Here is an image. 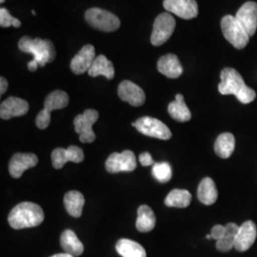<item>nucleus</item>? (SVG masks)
<instances>
[{
  "mask_svg": "<svg viewBox=\"0 0 257 257\" xmlns=\"http://www.w3.org/2000/svg\"><path fill=\"white\" fill-rule=\"evenodd\" d=\"M116 251L122 257H147L145 248L130 239H120L116 243Z\"/></svg>",
  "mask_w": 257,
  "mask_h": 257,
  "instance_id": "27",
  "label": "nucleus"
},
{
  "mask_svg": "<svg viewBox=\"0 0 257 257\" xmlns=\"http://www.w3.org/2000/svg\"><path fill=\"white\" fill-rule=\"evenodd\" d=\"M44 220V211L36 203L22 202L17 205L8 216L10 226L15 230L34 228Z\"/></svg>",
  "mask_w": 257,
  "mask_h": 257,
  "instance_id": "2",
  "label": "nucleus"
},
{
  "mask_svg": "<svg viewBox=\"0 0 257 257\" xmlns=\"http://www.w3.org/2000/svg\"><path fill=\"white\" fill-rule=\"evenodd\" d=\"M84 204H85V198L80 192L70 191L65 194V209L73 217L77 218L82 215Z\"/></svg>",
  "mask_w": 257,
  "mask_h": 257,
  "instance_id": "24",
  "label": "nucleus"
},
{
  "mask_svg": "<svg viewBox=\"0 0 257 257\" xmlns=\"http://www.w3.org/2000/svg\"><path fill=\"white\" fill-rule=\"evenodd\" d=\"M220 78L218 91L221 94H233L242 104H248L255 99L256 93L245 84L243 77L236 70L232 68L223 69Z\"/></svg>",
  "mask_w": 257,
  "mask_h": 257,
  "instance_id": "1",
  "label": "nucleus"
},
{
  "mask_svg": "<svg viewBox=\"0 0 257 257\" xmlns=\"http://www.w3.org/2000/svg\"><path fill=\"white\" fill-rule=\"evenodd\" d=\"M51 257H74L73 255H71V254H69V253H57V254H55V255H53V256Z\"/></svg>",
  "mask_w": 257,
  "mask_h": 257,
  "instance_id": "36",
  "label": "nucleus"
},
{
  "mask_svg": "<svg viewBox=\"0 0 257 257\" xmlns=\"http://www.w3.org/2000/svg\"><path fill=\"white\" fill-rule=\"evenodd\" d=\"M155 212L147 205H141L138 210V219L136 227L140 232H149L156 227Z\"/></svg>",
  "mask_w": 257,
  "mask_h": 257,
  "instance_id": "22",
  "label": "nucleus"
},
{
  "mask_svg": "<svg viewBox=\"0 0 257 257\" xmlns=\"http://www.w3.org/2000/svg\"><path fill=\"white\" fill-rule=\"evenodd\" d=\"M37 67H38V64H37L36 61H34V60H32L31 62L28 63V69H29L31 72H36L37 70Z\"/></svg>",
  "mask_w": 257,
  "mask_h": 257,
  "instance_id": "35",
  "label": "nucleus"
},
{
  "mask_svg": "<svg viewBox=\"0 0 257 257\" xmlns=\"http://www.w3.org/2000/svg\"><path fill=\"white\" fill-rule=\"evenodd\" d=\"M0 26L3 28H19L21 26V22L19 19H15L11 16L9 11L5 8L0 9Z\"/></svg>",
  "mask_w": 257,
  "mask_h": 257,
  "instance_id": "31",
  "label": "nucleus"
},
{
  "mask_svg": "<svg viewBox=\"0 0 257 257\" xmlns=\"http://www.w3.org/2000/svg\"><path fill=\"white\" fill-rule=\"evenodd\" d=\"M153 175L156 180L160 183H167L171 180L173 171L172 167L167 162H160V163H155L153 167Z\"/></svg>",
  "mask_w": 257,
  "mask_h": 257,
  "instance_id": "30",
  "label": "nucleus"
},
{
  "mask_svg": "<svg viewBox=\"0 0 257 257\" xmlns=\"http://www.w3.org/2000/svg\"><path fill=\"white\" fill-rule=\"evenodd\" d=\"M197 197L204 205H212L217 200L218 192L214 181L210 177H205L197 189Z\"/></svg>",
  "mask_w": 257,
  "mask_h": 257,
  "instance_id": "21",
  "label": "nucleus"
},
{
  "mask_svg": "<svg viewBox=\"0 0 257 257\" xmlns=\"http://www.w3.org/2000/svg\"><path fill=\"white\" fill-rule=\"evenodd\" d=\"M157 70L160 74H164L169 78H177L183 73L180 61L174 54L161 56L157 62Z\"/></svg>",
  "mask_w": 257,
  "mask_h": 257,
  "instance_id": "19",
  "label": "nucleus"
},
{
  "mask_svg": "<svg viewBox=\"0 0 257 257\" xmlns=\"http://www.w3.org/2000/svg\"><path fill=\"white\" fill-rule=\"evenodd\" d=\"M19 48L23 53L33 55V60L41 67H44L47 63L53 62L56 55L53 42L48 39L22 37L19 40Z\"/></svg>",
  "mask_w": 257,
  "mask_h": 257,
  "instance_id": "3",
  "label": "nucleus"
},
{
  "mask_svg": "<svg viewBox=\"0 0 257 257\" xmlns=\"http://www.w3.org/2000/svg\"><path fill=\"white\" fill-rule=\"evenodd\" d=\"M98 116L97 110L88 109L74 118V131L79 135V140L82 143H92L95 140L92 125L97 121Z\"/></svg>",
  "mask_w": 257,
  "mask_h": 257,
  "instance_id": "9",
  "label": "nucleus"
},
{
  "mask_svg": "<svg viewBox=\"0 0 257 257\" xmlns=\"http://www.w3.org/2000/svg\"><path fill=\"white\" fill-rule=\"evenodd\" d=\"M225 228H226V235L220 240L216 241V248L222 252L229 251L234 247V241L240 227L237 224L230 222L226 224Z\"/></svg>",
  "mask_w": 257,
  "mask_h": 257,
  "instance_id": "29",
  "label": "nucleus"
},
{
  "mask_svg": "<svg viewBox=\"0 0 257 257\" xmlns=\"http://www.w3.org/2000/svg\"><path fill=\"white\" fill-rule=\"evenodd\" d=\"M257 236L256 225L254 222L248 220L244 222L236 234L234 241V248L238 251H246L250 248Z\"/></svg>",
  "mask_w": 257,
  "mask_h": 257,
  "instance_id": "17",
  "label": "nucleus"
},
{
  "mask_svg": "<svg viewBox=\"0 0 257 257\" xmlns=\"http://www.w3.org/2000/svg\"><path fill=\"white\" fill-rule=\"evenodd\" d=\"M139 162L140 164L144 167H148V166L154 165L155 161L153 159V157L151 156L150 153H143L139 156Z\"/></svg>",
  "mask_w": 257,
  "mask_h": 257,
  "instance_id": "33",
  "label": "nucleus"
},
{
  "mask_svg": "<svg viewBox=\"0 0 257 257\" xmlns=\"http://www.w3.org/2000/svg\"><path fill=\"white\" fill-rule=\"evenodd\" d=\"M0 2H1V3H3V2H5V0H0Z\"/></svg>",
  "mask_w": 257,
  "mask_h": 257,
  "instance_id": "39",
  "label": "nucleus"
},
{
  "mask_svg": "<svg viewBox=\"0 0 257 257\" xmlns=\"http://www.w3.org/2000/svg\"><path fill=\"white\" fill-rule=\"evenodd\" d=\"M88 74L92 77L103 75L107 79L110 80L114 77L113 64L105 55H98L93 61L91 69L88 71Z\"/></svg>",
  "mask_w": 257,
  "mask_h": 257,
  "instance_id": "23",
  "label": "nucleus"
},
{
  "mask_svg": "<svg viewBox=\"0 0 257 257\" xmlns=\"http://www.w3.org/2000/svg\"><path fill=\"white\" fill-rule=\"evenodd\" d=\"M235 149V138L230 133L221 134L214 143V152L221 158H229Z\"/></svg>",
  "mask_w": 257,
  "mask_h": 257,
  "instance_id": "26",
  "label": "nucleus"
},
{
  "mask_svg": "<svg viewBox=\"0 0 257 257\" xmlns=\"http://www.w3.org/2000/svg\"><path fill=\"white\" fill-rule=\"evenodd\" d=\"M133 126L138 130L139 133L161 140H169L172 138V132L165 124L154 117L143 116L133 123Z\"/></svg>",
  "mask_w": 257,
  "mask_h": 257,
  "instance_id": "8",
  "label": "nucleus"
},
{
  "mask_svg": "<svg viewBox=\"0 0 257 257\" xmlns=\"http://www.w3.org/2000/svg\"><path fill=\"white\" fill-rule=\"evenodd\" d=\"M211 238L217 240H220L226 235V228L225 226L222 225H215L214 227H212L211 230Z\"/></svg>",
  "mask_w": 257,
  "mask_h": 257,
  "instance_id": "32",
  "label": "nucleus"
},
{
  "mask_svg": "<svg viewBox=\"0 0 257 257\" xmlns=\"http://www.w3.org/2000/svg\"><path fill=\"white\" fill-rule=\"evenodd\" d=\"M84 160V153L81 148L69 146L68 149L57 148L52 153V162L55 169H61L68 162L80 163Z\"/></svg>",
  "mask_w": 257,
  "mask_h": 257,
  "instance_id": "12",
  "label": "nucleus"
},
{
  "mask_svg": "<svg viewBox=\"0 0 257 257\" xmlns=\"http://www.w3.org/2000/svg\"><path fill=\"white\" fill-rule=\"evenodd\" d=\"M163 6L170 14L183 19H194L198 15L195 0H164Z\"/></svg>",
  "mask_w": 257,
  "mask_h": 257,
  "instance_id": "11",
  "label": "nucleus"
},
{
  "mask_svg": "<svg viewBox=\"0 0 257 257\" xmlns=\"http://www.w3.org/2000/svg\"><path fill=\"white\" fill-rule=\"evenodd\" d=\"M38 163V158L34 154L18 153L11 158L9 164L10 175L14 178H20L23 173Z\"/></svg>",
  "mask_w": 257,
  "mask_h": 257,
  "instance_id": "16",
  "label": "nucleus"
},
{
  "mask_svg": "<svg viewBox=\"0 0 257 257\" xmlns=\"http://www.w3.org/2000/svg\"><path fill=\"white\" fill-rule=\"evenodd\" d=\"M138 166L135 154L126 150L122 153H113L106 160L105 168L110 174H116L120 172H133Z\"/></svg>",
  "mask_w": 257,
  "mask_h": 257,
  "instance_id": "10",
  "label": "nucleus"
},
{
  "mask_svg": "<svg viewBox=\"0 0 257 257\" xmlns=\"http://www.w3.org/2000/svg\"><path fill=\"white\" fill-rule=\"evenodd\" d=\"M69 104V95L67 92L57 90L51 92L44 102V109L37 114L36 124L37 128L44 130L51 123V112L53 110L64 109Z\"/></svg>",
  "mask_w": 257,
  "mask_h": 257,
  "instance_id": "4",
  "label": "nucleus"
},
{
  "mask_svg": "<svg viewBox=\"0 0 257 257\" xmlns=\"http://www.w3.org/2000/svg\"><path fill=\"white\" fill-rule=\"evenodd\" d=\"M29 110V104L24 99L11 96L1 103L0 117L8 120L25 115Z\"/></svg>",
  "mask_w": 257,
  "mask_h": 257,
  "instance_id": "18",
  "label": "nucleus"
},
{
  "mask_svg": "<svg viewBox=\"0 0 257 257\" xmlns=\"http://www.w3.org/2000/svg\"><path fill=\"white\" fill-rule=\"evenodd\" d=\"M175 29V20L170 13L160 14L154 23L151 42L154 46H161L172 37Z\"/></svg>",
  "mask_w": 257,
  "mask_h": 257,
  "instance_id": "7",
  "label": "nucleus"
},
{
  "mask_svg": "<svg viewBox=\"0 0 257 257\" xmlns=\"http://www.w3.org/2000/svg\"><path fill=\"white\" fill-rule=\"evenodd\" d=\"M8 89V81L6 78L4 77H1L0 78V94H4L6 91Z\"/></svg>",
  "mask_w": 257,
  "mask_h": 257,
  "instance_id": "34",
  "label": "nucleus"
},
{
  "mask_svg": "<svg viewBox=\"0 0 257 257\" xmlns=\"http://www.w3.org/2000/svg\"><path fill=\"white\" fill-rule=\"evenodd\" d=\"M168 111L170 115L178 122H187L192 118L191 110L187 107L184 101V96L180 93L175 95V101L170 103Z\"/></svg>",
  "mask_w": 257,
  "mask_h": 257,
  "instance_id": "25",
  "label": "nucleus"
},
{
  "mask_svg": "<svg viewBox=\"0 0 257 257\" xmlns=\"http://www.w3.org/2000/svg\"><path fill=\"white\" fill-rule=\"evenodd\" d=\"M235 18L242 27L245 29L248 37H252L257 29V3L248 1L240 7Z\"/></svg>",
  "mask_w": 257,
  "mask_h": 257,
  "instance_id": "13",
  "label": "nucleus"
},
{
  "mask_svg": "<svg viewBox=\"0 0 257 257\" xmlns=\"http://www.w3.org/2000/svg\"><path fill=\"white\" fill-rule=\"evenodd\" d=\"M60 245L66 253L73 256H80L84 251L82 242L72 230H65L60 237Z\"/></svg>",
  "mask_w": 257,
  "mask_h": 257,
  "instance_id": "20",
  "label": "nucleus"
},
{
  "mask_svg": "<svg viewBox=\"0 0 257 257\" xmlns=\"http://www.w3.org/2000/svg\"><path fill=\"white\" fill-rule=\"evenodd\" d=\"M221 29L225 38L234 48L242 50L248 45L249 37L235 17L225 16L221 20Z\"/></svg>",
  "mask_w": 257,
  "mask_h": 257,
  "instance_id": "5",
  "label": "nucleus"
},
{
  "mask_svg": "<svg viewBox=\"0 0 257 257\" xmlns=\"http://www.w3.org/2000/svg\"><path fill=\"white\" fill-rule=\"evenodd\" d=\"M94 47L88 44L75 55L71 61V70L74 74H82L88 72L95 60Z\"/></svg>",
  "mask_w": 257,
  "mask_h": 257,
  "instance_id": "15",
  "label": "nucleus"
},
{
  "mask_svg": "<svg viewBox=\"0 0 257 257\" xmlns=\"http://www.w3.org/2000/svg\"><path fill=\"white\" fill-rule=\"evenodd\" d=\"M85 19L89 25L102 32H114L120 27V20L109 11L91 8L85 14Z\"/></svg>",
  "mask_w": 257,
  "mask_h": 257,
  "instance_id": "6",
  "label": "nucleus"
},
{
  "mask_svg": "<svg viewBox=\"0 0 257 257\" xmlns=\"http://www.w3.org/2000/svg\"><path fill=\"white\" fill-rule=\"evenodd\" d=\"M117 93L121 100L128 102L130 105L134 107L142 106L146 100V95L144 91L136 83L128 80L120 83Z\"/></svg>",
  "mask_w": 257,
  "mask_h": 257,
  "instance_id": "14",
  "label": "nucleus"
},
{
  "mask_svg": "<svg viewBox=\"0 0 257 257\" xmlns=\"http://www.w3.org/2000/svg\"><path fill=\"white\" fill-rule=\"evenodd\" d=\"M192 194L187 190L175 189L171 191L167 195L165 199V205L167 207L172 208H186L192 201Z\"/></svg>",
  "mask_w": 257,
  "mask_h": 257,
  "instance_id": "28",
  "label": "nucleus"
},
{
  "mask_svg": "<svg viewBox=\"0 0 257 257\" xmlns=\"http://www.w3.org/2000/svg\"><path fill=\"white\" fill-rule=\"evenodd\" d=\"M32 13H33V15H34V16H36V14H37V13H36V11H34V10L32 11Z\"/></svg>",
  "mask_w": 257,
  "mask_h": 257,
  "instance_id": "38",
  "label": "nucleus"
},
{
  "mask_svg": "<svg viewBox=\"0 0 257 257\" xmlns=\"http://www.w3.org/2000/svg\"><path fill=\"white\" fill-rule=\"evenodd\" d=\"M206 238H207V239H211V234H208V235H207V236H206Z\"/></svg>",
  "mask_w": 257,
  "mask_h": 257,
  "instance_id": "37",
  "label": "nucleus"
}]
</instances>
